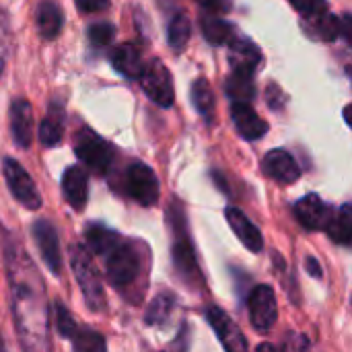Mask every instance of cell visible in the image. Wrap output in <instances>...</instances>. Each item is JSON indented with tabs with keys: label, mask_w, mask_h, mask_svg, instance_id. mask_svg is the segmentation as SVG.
Instances as JSON below:
<instances>
[{
	"label": "cell",
	"mask_w": 352,
	"mask_h": 352,
	"mask_svg": "<svg viewBox=\"0 0 352 352\" xmlns=\"http://www.w3.org/2000/svg\"><path fill=\"white\" fill-rule=\"evenodd\" d=\"M138 80L142 85V91L148 95V99L153 103H157L159 107H171L173 105V99H175L173 80H171V74L163 62L153 60L151 64H146Z\"/></svg>",
	"instance_id": "8992f818"
},
{
	"label": "cell",
	"mask_w": 352,
	"mask_h": 352,
	"mask_svg": "<svg viewBox=\"0 0 352 352\" xmlns=\"http://www.w3.org/2000/svg\"><path fill=\"white\" fill-rule=\"evenodd\" d=\"M173 303H175L173 295H169V293L159 295V297L151 303V307H148V311H146V324H148V326H159V324H163V322L171 316Z\"/></svg>",
	"instance_id": "f1b7e54d"
},
{
	"label": "cell",
	"mask_w": 352,
	"mask_h": 352,
	"mask_svg": "<svg viewBox=\"0 0 352 352\" xmlns=\"http://www.w3.org/2000/svg\"><path fill=\"white\" fill-rule=\"evenodd\" d=\"M250 318H252V326L260 332H268L274 328L276 318H278V305H276V295H274L272 287L258 285L252 291Z\"/></svg>",
	"instance_id": "9c48e42d"
},
{
	"label": "cell",
	"mask_w": 352,
	"mask_h": 352,
	"mask_svg": "<svg viewBox=\"0 0 352 352\" xmlns=\"http://www.w3.org/2000/svg\"><path fill=\"white\" fill-rule=\"evenodd\" d=\"M74 153L76 157L95 173H105L113 163V148L99 134L89 128H82L74 136Z\"/></svg>",
	"instance_id": "277c9868"
},
{
	"label": "cell",
	"mask_w": 352,
	"mask_h": 352,
	"mask_svg": "<svg viewBox=\"0 0 352 352\" xmlns=\"http://www.w3.org/2000/svg\"><path fill=\"white\" fill-rule=\"evenodd\" d=\"M229 60L233 64V72L254 74V70L260 64V50L243 37H233L231 50H229Z\"/></svg>",
	"instance_id": "ac0fdd59"
},
{
	"label": "cell",
	"mask_w": 352,
	"mask_h": 352,
	"mask_svg": "<svg viewBox=\"0 0 352 352\" xmlns=\"http://www.w3.org/2000/svg\"><path fill=\"white\" fill-rule=\"evenodd\" d=\"M62 134H64V111L54 103L39 126V140L43 146H56L60 144Z\"/></svg>",
	"instance_id": "7402d4cb"
},
{
	"label": "cell",
	"mask_w": 352,
	"mask_h": 352,
	"mask_svg": "<svg viewBox=\"0 0 352 352\" xmlns=\"http://www.w3.org/2000/svg\"><path fill=\"white\" fill-rule=\"evenodd\" d=\"M116 37V27L111 23H97L89 29V41L93 47H107Z\"/></svg>",
	"instance_id": "f546056e"
},
{
	"label": "cell",
	"mask_w": 352,
	"mask_h": 352,
	"mask_svg": "<svg viewBox=\"0 0 352 352\" xmlns=\"http://www.w3.org/2000/svg\"><path fill=\"white\" fill-rule=\"evenodd\" d=\"M85 237H87V243H89L91 252L101 256V258H105L122 241V237L116 231H111V229H107L105 225H99V223L89 225L87 231H85Z\"/></svg>",
	"instance_id": "44dd1931"
},
{
	"label": "cell",
	"mask_w": 352,
	"mask_h": 352,
	"mask_svg": "<svg viewBox=\"0 0 352 352\" xmlns=\"http://www.w3.org/2000/svg\"><path fill=\"white\" fill-rule=\"evenodd\" d=\"M307 268H309V274L311 276H316V278L322 276V268H320V264L314 258H307Z\"/></svg>",
	"instance_id": "8d00e7d4"
},
{
	"label": "cell",
	"mask_w": 352,
	"mask_h": 352,
	"mask_svg": "<svg viewBox=\"0 0 352 352\" xmlns=\"http://www.w3.org/2000/svg\"><path fill=\"white\" fill-rule=\"evenodd\" d=\"M103 260L107 280L118 289L130 287L140 274V256L130 241L122 239Z\"/></svg>",
	"instance_id": "3957f363"
},
{
	"label": "cell",
	"mask_w": 352,
	"mask_h": 352,
	"mask_svg": "<svg viewBox=\"0 0 352 352\" xmlns=\"http://www.w3.org/2000/svg\"><path fill=\"white\" fill-rule=\"evenodd\" d=\"M33 237L35 243L39 248V254L45 262V266L52 270V274H60L62 270V254H60V241H58V233L54 229V225L45 219L35 221L33 225Z\"/></svg>",
	"instance_id": "8fae6325"
},
{
	"label": "cell",
	"mask_w": 352,
	"mask_h": 352,
	"mask_svg": "<svg viewBox=\"0 0 352 352\" xmlns=\"http://www.w3.org/2000/svg\"><path fill=\"white\" fill-rule=\"evenodd\" d=\"M227 221L233 229V233L239 237V241L250 250V252H262L264 248V239H262V233L260 229L239 210V208H227Z\"/></svg>",
	"instance_id": "e0dca14e"
},
{
	"label": "cell",
	"mask_w": 352,
	"mask_h": 352,
	"mask_svg": "<svg viewBox=\"0 0 352 352\" xmlns=\"http://www.w3.org/2000/svg\"><path fill=\"white\" fill-rule=\"evenodd\" d=\"M0 352H6V349H4V342H2V336H0Z\"/></svg>",
	"instance_id": "ab89813d"
},
{
	"label": "cell",
	"mask_w": 352,
	"mask_h": 352,
	"mask_svg": "<svg viewBox=\"0 0 352 352\" xmlns=\"http://www.w3.org/2000/svg\"><path fill=\"white\" fill-rule=\"evenodd\" d=\"M70 266L74 272V278L82 291L85 303L91 311H103L105 307V293L101 287V276L95 268V262L87 248L72 243L70 245Z\"/></svg>",
	"instance_id": "7a4b0ae2"
},
{
	"label": "cell",
	"mask_w": 352,
	"mask_h": 352,
	"mask_svg": "<svg viewBox=\"0 0 352 352\" xmlns=\"http://www.w3.org/2000/svg\"><path fill=\"white\" fill-rule=\"evenodd\" d=\"M190 39V21L184 12H177L169 23V45L175 52H182Z\"/></svg>",
	"instance_id": "83f0119b"
},
{
	"label": "cell",
	"mask_w": 352,
	"mask_h": 352,
	"mask_svg": "<svg viewBox=\"0 0 352 352\" xmlns=\"http://www.w3.org/2000/svg\"><path fill=\"white\" fill-rule=\"evenodd\" d=\"M12 314L25 351L50 352L47 309L41 291H35L23 278H12Z\"/></svg>",
	"instance_id": "6da1fadb"
},
{
	"label": "cell",
	"mask_w": 352,
	"mask_h": 352,
	"mask_svg": "<svg viewBox=\"0 0 352 352\" xmlns=\"http://www.w3.org/2000/svg\"><path fill=\"white\" fill-rule=\"evenodd\" d=\"M2 171H4L6 186H8L10 194L19 200V204H23L29 210H37L41 206V196L35 188V182L25 171V167L14 159H4Z\"/></svg>",
	"instance_id": "52a82bcc"
},
{
	"label": "cell",
	"mask_w": 352,
	"mask_h": 352,
	"mask_svg": "<svg viewBox=\"0 0 352 352\" xmlns=\"http://www.w3.org/2000/svg\"><path fill=\"white\" fill-rule=\"evenodd\" d=\"M202 31L206 35V39L214 45H221V43H231L233 37H235V31L233 27L223 21L221 16H214V14H204L202 16Z\"/></svg>",
	"instance_id": "cb8c5ba5"
},
{
	"label": "cell",
	"mask_w": 352,
	"mask_h": 352,
	"mask_svg": "<svg viewBox=\"0 0 352 352\" xmlns=\"http://www.w3.org/2000/svg\"><path fill=\"white\" fill-rule=\"evenodd\" d=\"M227 93L233 101L237 103H250L256 95L254 82H252V74L248 72H233L229 82H227Z\"/></svg>",
	"instance_id": "484cf974"
},
{
	"label": "cell",
	"mask_w": 352,
	"mask_h": 352,
	"mask_svg": "<svg viewBox=\"0 0 352 352\" xmlns=\"http://www.w3.org/2000/svg\"><path fill=\"white\" fill-rule=\"evenodd\" d=\"M192 101H194L198 113L206 122H210L212 113H214V95H212V89H210L208 80H204V78L194 80V85H192Z\"/></svg>",
	"instance_id": "d4e9b609"
},
{
	"label": "cell",
	"mask_w": 352,
	"mask_h": 352,
	"mask_svg": "<svg viewBox=\"0 0 352 352\" xmlns=\"http://www.w3.org/2000/svg\"><path fill=\"white\" fill-rule=\"evenodd\" d=\"M82 12H101L109 6V0H74Z\"/></svg>",
	"instance_id": "836d02e7"
},
{
	"label": "cell",
	"mask_w": 352,
	"mask_h": 352,
	"mask_svg": "<svg viewBox=\"0 0 352 352\" xmlns=\"http://www.w3.org/2000/svg\"><path fill=\"white\" fill-rule=\"evenodd\" d=\"M56 324H58V332L64 338H72L76 334V330H78L72 316H70V311L62 303H56Z\"/></svg>",
	"instance_id": "1f68e13d"
},
{
	"label": "cell",
	"mask_w": 352,
	"mask_h": 352,
	"mask_svg": "<svg viewBox=\"0 0 352 352\" xmlns=\"http://www.w3.org/2000/svg\"><path fill=\"white\" fill-rule=\"evenodd\" d=\"M344 120L349 122V126H352V105H349V107L344 109Z\"/></svg>",
	"instance_id": "74e56055"
},
{
	"label": "cell",
	"mask_w": 352,
	"mask_h": 352,
	"mask_svg": "<svg viewBox=\"0 0 352 352\" xmlns=\"http://www.w3.org/2000/svg\"><path fill=\"white\" fill-rule=\"evenodd\" d=\"M111 64L126 78H140V74L144 70L142 56H140L138 47H134L132 43H124L120 47H116L111 52Z\"/></svg>",
	"instance_id": "d6986e66"
},
{
	"label": "cell",
	"mask_w": 352,
	"mask_h": 352,
	"mask_svg": "<svg viewBox=\"0 0 352 352\" xmlns=\"http://www.w3.org/2000/svg\"><path fill=\"white\" fill-rule=\"evenodd\" d=\"M332 241L340 245H352V204L340 206L326 227Z\"/></svg>",
	"instance_id": "603a6c76"
},
{
	"label": "cell",
	"mask_w": 352,
	"mask_h": 352,
	"mask_svg": "<svg viewBox=\"0 0 352 352\" xmlns=\"http://www.w3.org/2000/svg\"><path fill=\"white\" fill-rule=\"evenodd\" d=\"M126 190L128 196L142 206H153L159 202V179L155 171L144 163H132L128 167Z\"/></svg>",
	"instance_id": "ba28073f"
},
{
	"label": "cell",
	"mask_w": 352,
	"mask_h": 352,
	"mask_svg": "<svg viewBox=\"0 0 352 352\" xmlns=\"http://www.w3.org/2000/svg\"><path fill=\"white\" fill-rule=\"evenodd\" d=\"M283 352H309V342L299 334H289L285 340Z\"/></svg>",
	"instance_id": "d6a6232c"
},
{
	"label": "cell",
	"mask_w": 352,
	"mask_h": 352,
	"mask_svg": "<svg viewBox=\"0 0 352 352\" xmlns=\"http://www.w3.org/2000/svg\"><path fill=\"white\" fill-rule=\"evenodd\" d=\"M295 217L305 229L318 231V229L328 227V223L332 219V210L318 194H309L295 204Z\"/></svg>",
	"instance_id": "7c38bea8"
},
{
	"label": "cell",
	"mask_w": 352,
	"mask_h": 352,
	"mask_svg": "<svg viewBox=\"0 0 352 352\" xmlns=\"http://www.w3.org/2000/svg\"><path fill=\"white\" fill-rule=\"evenodd\" d=\"M258 352H276V349L270 346V344H260V346H258Z\"/></svg>",
	"instance_id": "f35d334b"
},
{
	"label": "cell",
	"mask_w": 352,
	"mask_h": 352,
	"mask_svg": "<svg viewBox=\"0 0 352 352\" xmlns=\"http://www.w3.org/2000/svg\"><path fill=\"white\" fill-rule=\"evenodd\" d=\"M72 340V349L74 352H107L105 338L89 328H80L76 330V334L70 338Z\"/></svg>",
	"instance_id": "4316f807"
},
{
	"label": "cell",
	"mask_w": 352,
	"mask_h": 352,
	"mask_svg": "<svg viewBox=\"0 0 352 352\" xmlns=\"http://www.w3.org/2000/svg\"><path fill=\"white\" fill-rule=\"evenodd\" d=\"M64 27L62 8L54 0H43L37 8V29L43 39H56Z\"/></svg>",
	"instance_id": "ffe728a7"
},
{
	"label": "cell",
	"mask_w": 352,
	"mask_h": 352,
	"mask_svg": "<svg viewBox=\"0 0 352 352\" xmlns=\"http://www.w3.org/2000/svg\"><path fill=\"white\" fill-rule=\"evenodd\" d=\"M62 190L64 196L68 200V204L74 210H82L87 204V196H89V175L82 167L72 165L64 171L62 177Z\"/></svg>",
	"instance_id": "9a60e30c"
},
{
	"label": "cell",
	"mask_w": 352,
	"mask_h": 352,
	"mask_svg": "<svg viewBox=\"0 0 352 352\" xmlns=\"http://www.w3.org/2000/svg\"><path fill=\"white\" fill-rule=\"evenodd\" d=\"M10 130L12 138L21 148H29L33 140V109L29 101L16 99L10 105Z\"/></svg>",
	"instance_id": "5bb4252c"
},
{
	"label": "cell",
	"mask_w": 352,
	"mask_h": 352,
	"mask_svg": "<svg viewBox=\"0 0 352 352\" xmlns=\"http://www.w3.org/2000/svg\"><path fill=\"white\" fill-rule=\"evenodd\" d=\"M289 2L297 12H301L307 19H318V16L326 14V10H328L326 0H289Z\"/></svg>",
	"instance_id": "4dcf8cb0"
},
{
	"label": "cell",
	"mask_w": 352,
	"mask_h": 352,
	"mask_svg": "<svg viewBox=\"0 0 352 352\" xmlns=\"http://www.w3.org/2000/svg\"><path fill=\"white\" fill-rule=\"evenodd\" d=\"M340 33L344 35V39L352 45V14H344L340 19Z\"/></svg>",
	"instance_id": "d590c367"
},
{
	"label": "cell",
	"mask_w": 352,
	"mask_h": 352,
	"mask_svg": "<svg viewBox=\"0 0 352 352\" xmlns=\"http://www.w3.org/2000/svg\"><path fill=\"white\" fill-rule=\"evenodd\" d=\"M231 113H233L237 132L245 140H258L268 132V124L250 107V103H235L231 107Z\"/></svg>",
	"instance_id": "2e32d148"
},
{
	"label": "cell",
	"mask_w": 352,
	"mask_h": 352,
	"mask_svg": "<svg viewBox=\"0 0 352 352\" xmlns=\"http://www.w3.org/2000/svg\"><path fill=\"white\" fill-rule=\"evenodd\" d=\"M206 320L210 328L217 332L223 349L227 352H248V340L239 326L221 309V307H208L206 309Z\"/></svg>",
	"instance_id": "30bf717a"
},
{
	"label": "cell",
	"mask_w": 352,
	"mask_h": 352,
	"mask_svg": "<svg viewBox=\"0 0 352 352\" xmlns=\"http://www.w3.org/2000/svg\"><path fill=\"white\" fill-rule=\"evenodd\" d=\"M206 10L214 12V14H221L225 10H229V0H198Z\"/></svg>",
	"instance_id": "e575fe53"
},
{
	"label": "cell",
	"mask_w": 352,
	"mask_h": 352,
	"mask_svg": "<svg viewBox=\"0 0 352 352\" xmlns=\"http://www.w3.org/2000/svg\"><path fill=\"white\" fill-rule=\"evenodd\" d=\"M171 225H173V266L179 272V276L186 283H200V270L196 264V256H194V248L190 241V235L184 227V217L179 212V208H175V212L171 214Z\"/></svg>",
	"instance_id": "5b68a950"
},
{
	"label": "cell",
	"mask_w": 352,
	"mask_h": 352,
	"mask_svg": "<svg viewBox=\"0 0 352 352\" xmlns=\"http://www.w3.org/2000/svg\"><path fill=\"white\" fill-rule=\"evenodd\" d=\"M264 173L272 179H276L278 184H295L301 175V169L297 165V161L293 159L291 153L287 151H270L266 157H264Z\"/></svg>",
	"instance_id": "4fadbf2b"
}]
</instances>
